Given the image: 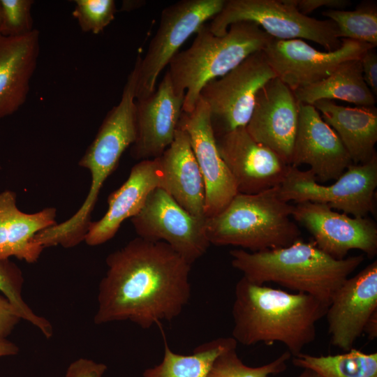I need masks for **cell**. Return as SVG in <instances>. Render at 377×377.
Instances as JSON below:
<instances>
[{
	"label": "cell",
	"mask_w": 377,
	"mask_h": 377,
	"mask_svg": "<svg viewBox=\"0 0 377 377\" xmlns=\"http://www.w3.org/2000/svg\"><path fill=\"white\" fill-rule=\"evenodd\" d=\"M191 46L178 52L168 73L175 92L184 94L182 110H193L203 87L238 66L250 54L263 51L272 37L249 22L230 24L226 34L214 35L208 25L196 31Z\"/></svg>",
	"instance_id": "cell-4"
},
{
	"label": "cell",
	"mask_w": 377,
	"mask_h": 377,
	"mask_svg": "<svg viewBox=\"0 0 377 377\" xmlns=\"http://www.w3.org/2000/svg\"><path fill=\"white\" fill-rule=\"evenodd\" d=\"M328 304L306 293H288L242 276L236 283L232 337L244 346L280 342L293 357L316 337Z\"/></svg>",
	"instance_id": "cell-2"
},
{
	"label": "cell",
	"mask_w": 377,
	"mask_h": 377,
	"mask_svg": "<svg viewBox=\"0 0 377 377\" xmlns=\"http://www.w3.org/2000/svg\"><path fill=\"white\" fill-rule=\"evenodd\" d=\"M312 105L337 134L353 163H365L376 155L377 109L375 106L348 107L330 100H320Z\"/></svg>",
	"instance_id": "cell-24"
},
{
	"label": "cell",
	"mask_w": 377,
	"mask_h": 377,
	"mask_svg": "<svg viewBox=\"0 0 377 377\" xmlns=\"http://www.w3.org/2000/svg\"><path fill=\"white\" fill-rule=\"evenodd\" d=\"M369 340H374L377 337V312H375L367 323L364 333Z\"/></svg>",
	"instance_id": "cell-37"
},
{
	"label": "cell",
	"mask_w": 377,
	"mask_h": 377,
	"mask_svg": "<svg viewBox=\"0 0 377 377\" xmlns=\"http://www.w3.org/2000/svg\"><path fill=\"white\" fill-rule=\"evenodd\" d=\"M212 20L208 27L216 36L226 34L233 23L249 22L274 39L311 40L329 52L341 45L338 27L332 20L305 15L288 0H225Z\"/></svg>",
	"instance_id": "cell-6"
},
{
	"label": "cell",
	"mask_w": 377,
	"mask_h": 377,
	"mask_svg": "<svg viewBox=\"0 0 377 377\" xmlns=\"http://www.w3.org/2000/svg\"><path fill=\"white\" fill-rule=\"evenodd\" d=\"M158 158L160 188L191 215L205 218L204 182L186 132L178 127L172 142Z\"/></svg>",
	"instance_id": "cell-22"
},
{
	"label": "cell",
	"mask_w": 377,
	"mask_h": 377,
	"mask_svg": "<svg viewBox=\"0 0 377 377\" xmlns=\"http://www.w3.org/2000/svg\"><path fill=\"white\" fill-rule=\"evenodd\" d=\"M298 121L299 102L294 91L276 77L258 92L246 128L254 140L290 165Z\"/></svg>",
	"instance_id": "cell-16"
},
{
	"label": "cell",
	"mask_w": 377,
	"mask_h": 377,
	"mask_svg": "<svg viewBox=\"0 0 377 377\" xmlns=\"http://www.w3.org/2000/svg\"><path fill=\"white\" fill-rule=\"evenodd\" d=\"M322 14L337 24L340 39H350L376 47L377 5L374 1H364L354 10H327Z\"/></svg>",
	"instance_id": "cell-28"
},
{
	"label": "cell",
	"mask_w": 377,
	"mask_h": 377,
	"mask_svg": "<svg viewBox=\"0 0 377 377\" xmlns=\"http://www.w3.org/2000/svg\"><path fill=\"white\" fill-rule=\"evenodd\" d=\"M144 1H124L122 6L123 10H130L136 8H139L144 4Z\"/></svg>",
	"instance_id": "cell-39"
},
{
	"label": "cell",
	"mask_w": 377,
	"mask_h": 377,
	"mask_svg": "<svg viewBox=\"0 0 377 377\" xmlns=\"http://www.w3.org/2000/svg\"><path fill=\"white\" fill-rule=\"evenodd\" d=\"M219 154L232 176L237 193L256 194L279 186L289 166L269 147L256 142L245 127L215 136Z\"/></svg>",
	"instance_id": "cell-13"
},
{
	"label": "cell",
	"mask_w": 377,
	"mask_h": 377,
	"mask_svg": "<svg viewBox=\"0 0 377 377\" xmlns=\"http://www.w3.org/2000/svg\"><path fill=\"white\" fill-rule=\"evenodd\" d=\"M292 362L323 377H377V353H366L354 348L337 355L315 356L302 353Z\"/></svg>",
	"instance_id": "cell-27"
},
{
	"label": "cell",
	"mask_w": 377,
	"mask_h": 377,
	"mask_svg": "<svg viewBox=\"0 0 377 377\" xmlns=\"http://www.w3.org/2000/svg\"><path fill=\"white\" fill-rule=\"evenodd\" d=\"M225 0H182L165 8L144 57H140L135 99L156 89L158 77L179 47L222 9Z\"/></svg>",
	"instance_id": "cell-9"
},
{
	"label": "cell",
	"mask_w": 377,
	"mask_h": 377,
	"mask_svg": "<svg viewBox=\"0 0 377 377\" xmlns=\"http://www.w3.org/2000/svg\"><path fill=\"white\" fill-rule=\"evenodd\" d=\"M377 312V261L348 277L333 295L326 314L331 343L353 348L370 317Z\"/></svg>",
	"instance_id": "cell-15"
},
{
	"label": "cell",
	"mask_w": 377,
	"mask_h": 377,
	"mask_svg": "<svg viewBox=\"0 0 377 377\" xmlns=\"http://www.w3.org/2000/svg\"><path fill=\"white\" fill-rule=\"evenodd\" d=\"M39 50L36 29L20 36H0V119L15 113L25 103Z\"/></svg>",
	"instance_id": "cell-21"
},
{
	"label": "cell",
	"mask_w": 377,
	"mask_h": 377,
	"mask_svg": "<svg viewBox=\"0 0 377 377\" xmlns=\"http://www.w3.org/2000/svg\"><path fill=\"white\" fill-rule=\"evenodd\" d=\"M96 325L130 320L149 329L177 317L191 297V265L165 242L138 237L106 258Z\"/></svg>",
	"instance_id": "cell-1"
},
{
	"label": "cell",
	"mask_w": 377,
	"mask_h": 377,
	"mask_svg": "<svg viewBox=\"0 0 377 377\" xmlns=\"http://www.w3.org/2000/svg\"><path fill=\"white\" fill-rule=\"evenodd\" d=\"M276 77L262 50L250 54L223 76L207 82L200 97L209 108L215 136L245 127L258 92Z\"/></svg>",
	"instance_id": "cell-8"
},
{
	"label": "cell",
	"mask_w": 377,
	"mask_h": 377,
	"mask_svg": "<svg viewBox=\"0 0 377 377\" xmlns=\"http://www.w3.org/2000/svg\"><path fill=\"white\" fill-rule=\"evenodd\" d=\"M1 27H2V11H1V6L0 3V36L1 35Z\"/></svg>",
	"instance_id": "cell-41"
},
{
	"label": "cell",
	"mask_w": 377,
	"mask_h": 377,
	"mask_svg": "<svg viewBox=\"0 0 377 377\" xmlns=\"http://www.w3.org/2000/svg\"><path fill=\"white\" fill-rule=\"evenodd\" d=\"M57 209L46 207L26 213L17 206V195L10 190L0 193V260L10 257L36 263L44 248L34 242L35 235L57 223Z\"/></svg>",
	"instance_id": "cell-23"
},
{
	"label": "cell",
	"mask_w": 377,
	"mask_h": 377,
	"mask_svg": "<svg viewBox=\"0 0 377 377\" xmlns=\"http://www.w3.org/2000/svg\"><path fill=\"white\" fill-rule=\"evenodd\" d=\"M73 16L83 32L98 34L114 19V0H75Z\"/></svg>",
	"instance_id": "cell-31"
},
{
	"label": "cell",
	"mask_w": 377,
	"mask_h": 377,
	"mask_svg": "<svg viewBox=\"0 0 377 377\" xmlns=\"http://www.w3.org/2000/svg\"><path fill=\"white\" fill-rule=\"evenodd\" d=\"M376 187L377 154L365 163H352L329 186L318 183L311 170L290 165L279 188L288 202L325 204L354 217H367L376 210Z\"/></svg>",
	"instance_id": "cell-7"
},
{
	"label": "cell",
	"mask_w": 377,
	"mask_h": 377,
	"mask_svg": "<svg viewBox=\"0 0 377 377\" xmlns=\"http://www.w3.org/2000/svg\"><path fill=\"white\" fill-rule=\"evenodd\" d=\"M161 182L158 157L140 161L133 165L128 179L108 196L105 214L89 224L84 238L87 244L94 246L111 239L126 219L140 212L150 193L161 188Z\"/></svg>",
	"instance_id": "cell-20"
},
{
	"label": "cell",
	"mask_w": 377,
	"mask_h": 377,
	"mask_svg": "<svg viewBox=\"0 0 377 377\" xmlns=\"http://www.w3.org/2000/svg\"><path fill=\"white\" fill-rule=\"evenodd\" d=\"M237 346L222 352L213 362L206 377H269L283 372L291 354L283 352L273 361L260 367H249L239 357Z\"/></svg>",
	"instance_id": "cell-29"
},
{
	"label": "cell",
	"mask_w": 377,
	"mask_h": 377,
	"mask_svg": "<svg viewBox=\"0 0 377 377\" xmlns=\"http://www.w3.org/2000/svg\"><path fill=\"white\" fill-rule=\"evenodd\" d=\"M364 80L371 92L377 94V53L375 47L367 50L360 59Z\"/></svg>",
	"instance_id": "cell-36"
},
{
	"label": "cell",
	"mask_w": 377,
	"mask_h": 377,
	"mask_svg": "<svg viewBox=\"0 0 377 377\" xmlns=\"http://www.w3.org/2000/svg\"><path fill=\"white\" fill-rule=\"evenodd\" d=\"M21 320L17 309L0 292V339H6Z\"/></svg>",
	"instance_id": "cell-33"
},
{
	"label": "cell",
	"mask_w": 377,
	"mask_h": 377,
	"mask_svg": "<svg viewBox=\"0 0 377 377\" xmlns=\"http://www.w3.org/2000/svg\"><path fill=\"white\" fill-rule=\"evenodd\" d=\"M18 347L6 339H0V357L13 355L18 353Z\"/></svg>",
	"instance_id": "cell-38"
},
{
	"label": "cell",
	"mask_w": 377,
	"mask_h": 377,
	"mask_svg": "<svg viewBox=\"0 0 377 377\" xmlns=\"http://www.w3.org/2000/svg\"><path fill=\"white\" fill-rule=\"evenodd\" d=\"M23 282L22 272L15 263L9 260H0V292L17 309L22 320L37 327L48 339L53 334V327L47 319L36 314L24 300Z\"/></svg>",
	"instance_id": "cell-30"
},
{
	"label": "cell",
	"mask_w": 377,
	"mask_h": 377,
	"mask_svg": "<svg viewBox=\"0 0 377 377\" xmlns=\"http://www.w3.org/2000/svg\"><path fill=\"white\" fill-rule=\"evenodd\" d=\"M279 187L256 194L238 193L224 209L206 217L205 230L210 245L258 252L288 246L302 239L290 219L294 205L280 198Z\"/></svg>",
	"instance_id": "cell-5"
},
{
	"label": "cell",
	"mask_w": 377,
	"mask_h": 377,
	"mask_svg": "<svg viewBox=\"0 0 377 377\" xmlns=\"http://www.w3.org/2000/svg\"><path fill=\"white\" fill-rule=\"evenodd\" d=\"M294 94L299 103L308 105L320 100H340L356 106L371 107L376 102L364 80L360 59L342 63L328 77Z\"/></svg>",
	"instance_id": "cell-25"
},
{
	"label": "cell",
	"mask_w": 377,
	"mask_h": 377,
	"mask_svg": "<svg viewBox=\"0 0 377 377\" xmlns=\"http://www.w3.org/2000/svg\"><path fill=\"white\" fill-rule=\"evenodd\" d=\"M140 54L124 87L121 100L106 114L93 141L79 161V166L111 175L124 151L136 139L135 89Z\"/></svg>",
	"instance_id": "cell-19"
},
{
	"label": "cell",
	"mask_w": 377,
	"mask_h": 377,
	"mask_svg": "<svg viewBox=\"0 0 377 377\" xmlns=\"http://www.w3.org/2000/svg\"><path fill=\"white\" fill-rule=\"evenodd\" d=\"M184 94L175 92L168 71L149 96L135 99L136 139L131 155L138 160L159 157L172 142Z\"/></svg>",
	"instance_id": "cell-18"
},
{
	"label": "cell",
	"mask_w": 377,
	"mask_h": 377,
	"mask_svg": "<svg viewBox=\"0 0 377 377\" xmlns=\"http://www.w3.org/2000/svg\"><path fill=\"white\" fill-rule=\"evenodd\" d=\"M301 13L308 15L323 7L328 10H344L351 4L348 0H288Z\"/></svg>",
	"instance_id": "cell-35"
},
{
	"label": "cell",
	"mask_w": 377,
	"mask_h": 377,
	"mask_svg": "<svg viewBox=\"0 0 377 377\" xmlns=\"http://www.w3.org/2000/svg\"><path fill=\"white\" fill-rule=\"evenodd\" d=\"M296 377H323L317 372L309 369H304L302 372H301L298 376Z\"/></svg>",
	"instance_id": "cell-40"
},
{
	"label": "cell",
	"mask_w": 377,
	"mask_h": 377,
	"mask_svg": "<svg viewBox=\"0 0 377 377\" xmlns=\"http://www.w3.org/2000/svg\"><path fill=\"white\" fill-rule=\"evenodd\" d=\"M178 127L188 136L203 179L205 216H213L224 209L238 193L218 151L209 108L200 97L192 112H182Z\"/></svg>",
	"instance_id": "cell-14"
},
{
	"label": "cell",
	"mask_w": 377,
	"mask_h": 377,
	"mask_svg": "<svg viewBox=\"0 0 377 377\" xmlns=\"http://www.w3.org/2000/svg\"><path fill=\"white\" fill-rule=\"evenodd\" d=\"M232 266L257 284L273 282L306 293L327 304L349 276L363 263V255L336 259L313 242L300 239L292 244L258 252L230 251Z\"/></svg>",
	"instance_id": "cell-3"
},
{
	"label": "cell",
	"mask_w": 377,
	"mask_h": 377,
	"mask_svg": "<svg viewBox=\"0 0 377 377\" xmlns=\"http://www.w3.org/2000/svg\"><path fill=\"white\" fill-rule=\"evenodd\" d=\"M292 216L310 232L318 248L334 258L343 259L353 249L369 258L377 253V226L367 217L350 216L311 202L296 203Z\"/></svg>",
	"instance_id": "cell-12"
},
{
	"label": "cell",
	"mask_w": 377,
	"mask_h": 377,
	"mask_svg": "<svg viewBox=\"0 0 377 377\" xmlns=\"http://www.w3.org/2000/svg\"><path fill=\"white\" fill-rule=\"evenodd\" d=\"M352 160L335 131L312 105L299 103V121L290 165L307 164L321 184L337 179Z\"/></svg>",
	"instance_id": "cell-17"
},
{
	"label": "cell",
	"mask_w": 377,
	"mask_h": 377,
	"mask_svg": "<svg viewBox=\"0 0 377 377\" xmlns=\"http://www.w3.org/2000/svg\"><path fill=\"white\" fill-rule=\"evenodd\" d=\"M107 367L102 363L80 358L73 362L66 372V377H102Z\"/></svg>",
	"instance_id": "cell-34"
},
{
	"label": "cell",
	"mask_w": 377,
	"mask_h": 377,
	"mask_svg": "<svg viewBox=\"0 0 377 377\" xmlns=\"http://www.w3.org/2000/svg\"><path fill=\"white\" fill-rule=\"evenodd\" d=\"M32 0H0L2 11L1 36L16 37L31 32Z\"/></svg>",
	"instance_id": "cell-32"
},
{
	"label": "cell",
	"mask_w": 377,
	"mask_h": 377,
	"mask_svg": "<svg viewBox=\"0 0 377 377\" xmlns=\"http://www.w3.org/2000/svg\"><path fill=\"white\" fill-rule=\"evenodd\" d=\"M205 219L191 215L167 192L157 188L131 222L138 237L165 242L192 265L210 245Z\"/></svg>",
	"instance_id": "cell-10"
},
{
	"label": "cell",
	"mask_w": 377,
	"mask_h": 377,
	"mask_svg": "<svg viewBox=\"0 0 377 377\" xmlns=\"http://www.w3.org/2000/svg\"><path fill=\"white\" fill-rule=\"evenodd\" d=\"M334 51H320L302 39L272 38L263 52L279 78L293 91L328 77L342 63L360 59L370 44L342 38Z\"/></svg>",
	"instance_id": "cell-11"
},
{
	"label": "cell",
	"mask_w": 377,
	"mask_h": 377,
	"mask_svg": "<svg viewBox=\"0 0 377 377\" xmlns=\"http://www.w3.org/2000/svg\"><path fill=\"white\" fill-rule=\"evenodd\" d=\"M231 337H220L196 347L191 355L172 352L164 337V355L161 364L147 369L143 377H206L214 360L228 348L237 346Z\"/></svg>",
	"instance_id": "cell-26"
}]
</instances>
